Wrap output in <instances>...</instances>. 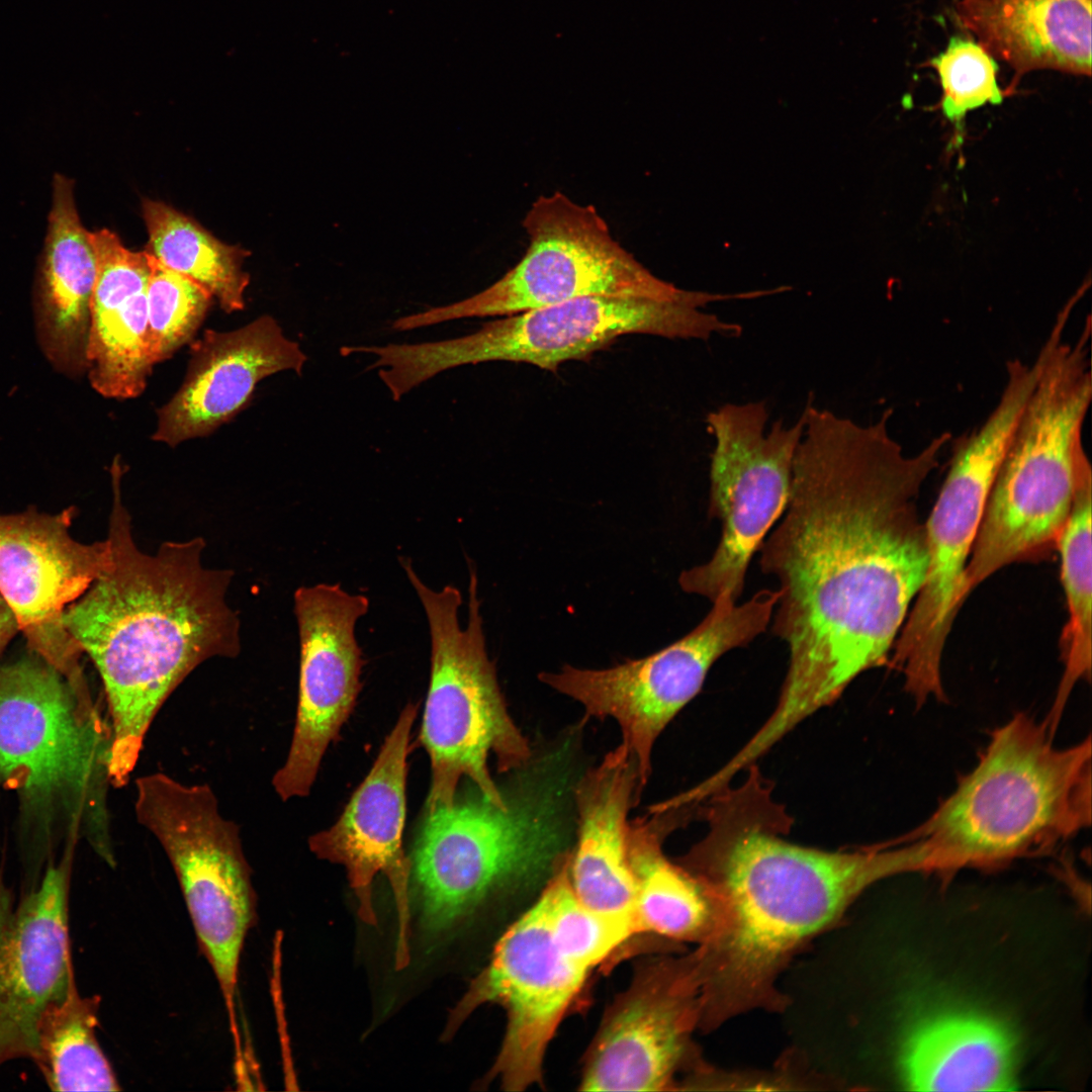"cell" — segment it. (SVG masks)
Wrapping results in <instances>:
<instances>
[{
	"label": "cell",
	"instance_id": "10",
	"mask_svg": "<svg viewBox=\"0 0 1092 1092\" xmlns=\"http://www.w3.org/2000/svg\"><path fill=\"white\" fill-rule=\"evenodd\" d=\"M110 748V724L90 691L37 655L0 665V783L32 801H73L99 853L112 849Z\"/></svg>",
	"mask_w": 1092,
	"mask_h": 1092
},
{
	"label": "cell",
	"instance_id": "35",
	"mask_svg": "<svg viewBox=\"0 0 1092 1092\" xmlns=\"http://www.w3.org/2000/svg\"><path fill=\"white\" fill-rule=\"evenodd\" d=\"M19 631L17 621L0 596V651L7 645L12 637Z\"/></svg>",
	"mask_w": 1092,
	"mask_h": 1092
},
{
	"label": "cell",
	"instance_id": "5",
	"mask_svg": "<svg viewBox=\"0 0 1092 1092\" xmlns=\"http://www.w3.org/2000/svg\"><path fill=\"white\" fill-rule=\"evenodd\" d=\"M1070 316L1059 312L1043 344L1045 358L1000 462L966 570L971 592L1010 563L1057 543L1082 472L1090 466L1082 439L1092 398L1091 324L1065 340Z\"/></svg>",
	"mask_w": 1092,
	"mask_h": 1092
},
{
	"label": "cell",
	"instance_id": "13",
	"mask_svg": "<svg viewBox=\"0 0 1092 1092\" xmlns=\"http://www.w3.org/2000/svg\"><path fill=\"white\" fill-rule=\"evenodd\" d=\"M1027 393L1006 385L986 421L960 438L925 524L928 566L916 601L894 643L891 664L917 688L937 686L943 649L967 599L966 570L1005 449Z\"/></svg>",
	"mask_w": 1092,
	"mask_h": 1092
},
{
	"label": "cell",
	"instance_id": "3",
	"mask_svg": "<svg viewBox=\"0 0 1092 1092\" xmlns=\"http://www.w3.org/2000/svg\"><path fill=\"white\" fill-rule=\"evenodd\" d=\"M110 472V562L66 608L63 621L101 677L111 729L109 781L123 788L173 691L204 661L237 656L241 644L239 618L226 600L233 572L204 566L200 537L142 551L122 503L118 456Z\"/></svg>",
	"mask_w": 1092,
	"mask_h": 1092
},
{
	"label": "cell",
	"instance_id": "1",
	"mask_svg": "<svg viewBox=\"0 0 1092 1092\" xmlns=\"http://www.w3.org/2000/svg\"><path fill=\"white\" fill-rule=\"evenodd\" d=\"M805 408L789 500L758 548L779 584L771 630L789 649L777 706L756 731L766 746L889 664L927 572L919 493L951 440L943 432L908 454L890 433L891 410L861 425L812 397Z\"/></svg>",
	"mask_w": 1092,
	"mask_h": 1092
},
{
	"label": "cell",
	"instance_id": "17",
	"mask_svg": "<svg viewBox=\"0 0 1092 1092\" xmlns=\"http://www.w3.org/2000/svg\"><path fill=\"white\" fill-rule=\"evenodd\" d=\"M73 515V508L0 515V596L30 650L83 690V651L63 616L108 566L110 546L107 539L85 544L71 537Z\"/></svg>",
	"mask_w": 1092,
	"mask_h": 1092
},
{
	"label": "cell",
	"instance_id": "21",
	"mask_svg": "<svg viewBox=\"0 0 1092 1092\" xmlns=\"http://www.w3.org/2000/svg\"><path fill=\"white\" fill-rule=\"evenodd\" d=\"M306 360L270 315L235 331L206 330L191 344L183 383L158 411L153 440L173 447L212 433L246 405L260 381L287 370L300 375Z\"/></svg>",
	"mask_w": 1092,
	"mask_h": 1092
},
{
	"label": "cell",
	"instance_id": "24",
	"mask_svg": "<svg viewBox=\"0 0 1092 1092\" xmlns=\"http://www.w3.org/2000/svg\"><path fill=\"white\" fill-rule=\"evenodd\" d=\"M96 270L91 232L78 214L74 182L56 174L33 305L41 351L59 372L70 376L86 371Z\"/></svg>",
	"mask_w": 1092,
	"mask_h": 1092
},
{
	"label": "cell",
	"instance_id": "6",
	"mask_svg": "<svg viewBox=\"0 0 1092 1092\" xmlns=\"http://www.w3.org/2000/svg\"><path fill=\"white\" fill-rule=\"evenodd\" d=\"M426 614L431 639V674L420 741L427 750L432 782L427 812L456 799L463 777L497 806L508 800L495 786L487 760L494 754L499 771L526 764L529 743L511 718L482 629L477 576L470 568L467 623H459L462 604L454 585L439 590L425 584L410 561L401 560Z\"/></svg>",
	"mask_w": 1092,
	"mask_h": 1092
},
{
	"label": "cell",
	"instance_id": "28",
	"mask_svg": "<svg viewBox=\"0 0 1092 1092\" xmlns=\"http://www.w3.org/2000/svg\"><path fill=\"white\" fill-rule=\"evenodd\" d=\"M100 997H83L76 983L41 1014L30 1060L53 1091H119L97 1037Z\"/></svg>",
	"mask_w": 1092,
	"mask_h": 1092
},
{
	"label": "cell",
	"instance_id": "23",
	"mask_svg": "<svg viewBox=\"0 0 1092 1092\" xmlns=\"http://www.w3.org/2000/svg\"><path fill=\"white\" fill-rule=\"evenodd\" d=\"M640 790L636 760L621 743L576 786L578 839L569 861L570 883L578 899L600 913L631 923L636 933L627 816Z\"/></svg>",
	"mask_w": 1092,
	"mask_h": 1092
},
{
	"label": "cell",
	"instance_id": "16",
	"mask_svg": "<svg viewBox=\"0 0 1092 1092\" xmlns=\"http://www.w3.org/2000/svg\"><path fill=\"white\" fill-rule=\"evenodd\" d=\"M587 975L556 947L538 899L497 940L447 1029L453 1032L484 1003L503 1006L506 1032L487 1078L505 1090L523 1091L542 1083L547 1048Z\"/></svg>",
	"mask_w": 1092,
	"mask_h": 1092
},
{
	"label": "cell",
	"instance_id": "12",
	"mask_svg": "<svg viewBox=\"0 0 1092 1092\" xmlns=\"http://www.w3.org/2000/svg\"><path fill=\"white\" fill-rule=\"evenodd\" d=\"M778 598L777 589H761L737 604L721 595L691 632L653 654L606 669L565 664L559 672H541L539 678L579 702L588 716L619 723L622 743L636 760L643 787L660 733L698 695L720 657L766 630Z\"/></svg>",
	"mask_w": 1092,
	"mask_h": 1092
},
{
	"label": "cell",
	"instance_id": "26",
	"mask_svg": "<svg viewBox=\"0 0 1092 1092\" xmlns=\"http://www.w3.org/2000/svg\"><path fill=\"white\" fill-rule=\"evenodd\" d=\"M629 823L627 849L635 881L637 933L649 932L697 945L713 941L725 923L720 899L662 849L665 836L697 814L688 806L650 812Z\"/></svg>",
	"mask_w": 1092,
	"mask_h": 1092
},
{
	"label": "cell",
	"instance_id": "15",
	"mask_svg": "<svg viewBox=\"0 0 1092 1092\" xmlns=\"http://www.w3.org/2000/svg\"><path fill=\"white\" fill-rule=\"evenodd\" d=\"M701 975L696 950L642 965L609 1006L583 1061V1091L677 1090L701 1060L692 1034L700 1025Z\"/></svg>",
	"mask_w": 1092,
	"mask_h": 1092
},
{
	"label": "cell",
	"instance_id": "7",
	"mask_svg": "<svg viewBox=\"0 0 1092 1092\" xmlns=\"http://www.w3.org/2000/svg\"><path fill=\"white\" fill-rule=\"evenodd\" d=\"M730 294L687 290L674 299L585 296L503 316L455 339L394 344L389 354L396 382L413 390L439 373L488 361L525 362L555 372L582 360L621 336L644 334L707 341L714 334L738 337L742 328L700 308Z\"/></svg>",
	"mask_w": 1092,
	"mask_h": 1092
},
{
	"label": "cell",
	"instance_id": "31",
	"mask_svg": "<svg viewBox=\"0 0 1092 1092\" xmlns=\"http://www.w3.org/2000/svg\"><path fill=\"white\" fill-rule=\"evenodd\" d=\"M569 861L570 855L564 854L539 900L558 950L589 973L637 933L631 923L600 913L578 899L570 883Z\"/></svg>",
	"mask_w": 1092,
	"mask_h": 1092
},
{
	"label": "cell",
	"instance_id": "32",
	"mask_svg": "<svg viewBox=\"0 0 1092 1092\" xmlns=\"http://www.w3.org/2000/svg\"><path fill=\"white\" fill-rule=\"evenodd\" d=\"M150 265L148 349L155 365L169 359L193 338L213 297L190 278L166 267L151 255Z\"/></svg>",
	"mask_w": 1092,
	"mask_h": 1092
},
{
	"label": "cell",
	"instance_id": "14",
	"mask_svg": "<svg viewBox=\"0 0 1092 1092\" xmlns=\"http://www.w3.org/2000/svg\"><path fill=\"white\" fill-rule=\"evenodd\" d=\"M767 419L764 401L725 403L706 419L715 439L708 510L721 537L710 559L682 571L678 583L711 603L721 595L738 601L751 558L789 500L806 408L795 424L779 420L768 432Z\"/></svg>",
	"mask_w": 1092,
	"mask_h": 1092
},
{
	"label": "cell",
	"instance_id": "33",
	"mask_svg": "<svg viewBox=\"0 0 1092 1092\" xmlns=\"http://www.w3.org/2000/svg\"><path fill=\"white\" fill-rule=\"evenodd\" d=\"M942 87L941 109L949 121H961L968 111L1000 104L998 67L979 43L962 36L950 38L946 50L930 61Z\"/></svg>",
	"mask_w": 1092,
	"mask_h": 1092
},
{
	"label": "cell",
	"instance_id": "29",
	"mask_svg": "<svg viewBox=\"0 0 1092 1092\" xmlns=\"http://www.w3.org/2000/svg\"><path fill=\"white\" fill-rule=\"evenodd\" d=\"M1092 469L1081 474L1070 515L1056 545L1061 556V579L1068 622L1062 635L1065 668L1045 722L1056 732L1074 687L1091 677L1092 634Z\"/></svg>",
	"mask_w": 1092,
	"mask_h": 1092
},
{
	"label": "cell",
	"instance_id": "34",
	"mask_svg": "<svg viewBox=\"0 0 1092 1092\" xmlns=\"http://www.w3.org/2000/svg\"><path fill=\"white\" fill-rule=\"evenodd\" d=\"M814 1076L801 1073L796 1059L768 1072H728L712 1068L702 1060L686 1074L678 1089L690 1090H806L810 1085L824 1084Z\"/></svg>",
	"mask_w": 1092,
	"mask_h": 1092
},
{
	"label": "cell",
	"instance_id": "25",
	"mask_svg": "<svg viewBox=\"0 0 1092 1092\" xmlns=\"http://www.w3.org/2000/svg\"><path fill=\"white\" fill-rule=\"evenodd\" d=\"M961 23L1019 73H1091V0H959Z\"/></svg>",
	"mask_w": 1092,
	"mask_h": 1092
},
{
	"label": "cell",
	"instance_id": "4",
	"mask_svg": "<svg viewBox=\"0 0 1092 1092\" xmlns=\"http://www.w3.org/2000/svg\"><path fill=\"white\" fill-rule=\"evenodd\" d=\"M1045 721L1017 713L976 766L912 831L926 872L996 868L1048 852L1091 824V737L1058 747Z\"/></svg>",
	"mask_w": 1092,
	"mask_h": 1092
},
{
	"label": "cell",
	"instance_id": "19",
	"mask_svg": "<svg viewBox=\"0 0 1092 1092\" xmlns=\"http://www.w3.org/2000/svg\"><path fill=\"white\" fill-rule=\"evenodd\" d=\"M418 705L407 704L386 736L363 782L352 795L336 823L308 839L320 858L345 867L359 902V915L374 924L372 884L383 874L396 904L398 932L395 963L407 965L411 858L402 847L405 820L406 756Z\"/></svg>",
	"mask_w": 1092,
	"mask_h": 1092
},
{
	"label": "cell",
	"instance_id": "27",
	"mask_svg": "<svg viewBox=\"0 0 1092 1092\" xmlns=\"http://www.w3.org/2000/svg\"><path fill=\"white\" fill-rule=\"evenodd\" d=\"M1015 1042L988 1016L949 1012L918 1023L904 1038L900 1074L915 1091H1005L1015 1084Z\"/></svg>",
	"mask_w": 1092,
	"mask_h": 1092
},
{
	"label": "cell",
	"instance_id": "2",
	"mask_svg": "<svg viewBox=\"0 0 1092 1092\" xmlns=\"http://www.w3.org/2000/svg\"><path fill=\"white\" fill-rule=\"evenodd\" d=\"M737 787L704 800L707 832L678 863L725 909L710 943L697 945L702 981L700 1028L713 1030L741 1013L782 1010L777 981L811 938L832 926L870 886L922 870L917 842H886L828 851L785 839L793 819L772 797L757 765Z\"/></svg>",
	"mask_w": 1092,
	"mask_h": 1092
},
{
	"label": "cell",
	"instance_id": "22",
	"mask_svg": "<svg viewBox=\"0 0 1092 1092\" xmlns=\"http://www.w3.org/2000/svg\"><path fill=\"white\" fill-rule=\"evenodd\" d=\"M96 279L90 306L86 371L104 397L127 399L146 388L150 255L126 249L107 229L91 232Z\"/></svg>",
	"mask_w": 1092,
	"mask_h": 1092
},
{
	"label": "cell",
	"instance_id": "9",
	"mask_svg": "<svg viewBox=\"0 0 1092 1092\" xmlns=\"http://www.w3.org/2000/svg\"><path fill=\"white\" fill-rule=\"evenodd\" d=\"M134 787L136 820L160 843L175 872L239 1048V965L257 919V896L239 826L221 814L208 785L184 784L157 771L136 779Z\"/></svg>",
	"mask_w": 1092,
	"mask_h": 1092
},
{
	"label": "cell",
	"instance_id": "11",
	"mask_svg": "<svg viewBox=\"0 0 1092 1092\" xmlns=\"http://www.w3.org/2000/svg\"><path fill=\"white\" fill-rule=\"evenodd\" d=\"M529 246L498 280L462 300L396 318L405 332L450 321L508 316L585 296L674 299L687 290L660 279L622 247L590 204L555 191L540 195L523 221Z\"/></svg>",
	"mask_w": 1092,
	"mask_h": 1092
},
{
	"label": "cell",
	"instance_id": "30",
	"mask_svg": "<svg viewBox=\"0 0 1092 1092\" xmlns=\"http://www.w3.org/2000/svg\"><path fill=\"white\" fill-rule=\"evenodd\" d=\"M143 213L149 234L147 253L200 285L224 311L244 308L250 277L242 266L249 252L223 244L163 202L145 200Z\"/></svg>",
	"mask_w": 1092,
	"mask_h": 1092
},
{
	"label": "cell",
	"instance_id": "18",
	"mask_svg": "<svg viewBox=\"0 0 1092 1092\" xmlns=\"http://www.w3.org/2000/svg\"><path fill=\"white\" fill-rule=\"evenodd\" d=\"M368 609L365 596L339 583L300 586L294 594L298 702L287 757L272 780L283 801L308 795L328 746L354 709L364 664L355 627Z\"/></svg>",
	"mask_w": 1092,
	"mask_h": 1092
},
{
	"label": "cell",
	"instance_id": "20",
	"mask_svg": "<svg viewBox=\"0 0 1092 1092\" xmlns=\"http://www.w3.org/2000/svg\"><path fill=\"white\" fill-rule=\"evenodd\" d=\"M71 850L18 902L0 877V1068L30 1060L38 1020L75 975L69 936Z\"/></svg>",
	"mask_w": 1092,
	"mask_h": 1092
},
{
	"label": "cell",
	"instance_id": "8",
	"mask_svg": "<svg viewBox=\"0 0 1092 1092\" xmlns=\"http://www.w3.org/2000/svg\"><path fill=\"white\" fill-rule=\"evenodd\" d=\"M560 795L540 784L505 807L479 793L427 812L411 857L424 930L448 931L490 895L552 873L564 855Z\"/></svg>",
	"mask_w": 1092,
	"mask_h": 1092
}]
</instances>
